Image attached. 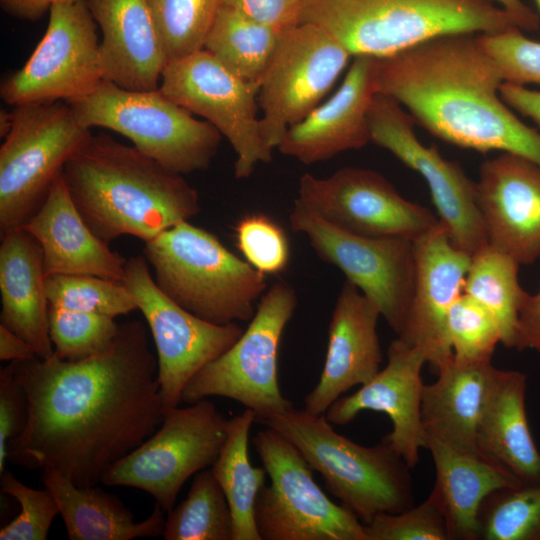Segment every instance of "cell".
<instances>
[{"label":"cell","mask_w":540,"mask_h":540,"mask_svg":"<svg viewBox=\"0 0 540 540\" xmlns=\"http://www.w3.org/2000/svg\"><path fill=\"white\" fill-rule=\"evenodd\" d=\"M10 366L28 403L26 425L8 444L17 465L96 486L162 423L157 357L141 321L119 324L111 346L93 357L70 362L53 355Z\"/></svg>","instance_id":"obj_1"},{"label":"cell","mask_w":540,"mask_h":540,"mask_svg":"<svg viewBox=\"0 0 540 540\" xmlns=\"http://www.w3.org/2000/svg\"><path fill=\"white\" fill-rule=\"evenodd\" d=\"M504 82L476 34L446 35L377 58V93L396 100L430 134L480 153L515 154L540 167V133L503 101Z\"/></svg>","instance_id":"obj_2"},{"label":"cell","mask_w":540,"mask_h":540,"mask_svg":"<svg viewBox=\"0 0 540 540\" xmlns=\"http://www.w3.org/2000/svg\"><path fill=\"white\" fill-rule=\"evenodd\" d=\"M62 177L84 221L108 244L125 235L147 242L200 212L183 175L105 133L89 137Z\"/></svg>","instance_id":"obj_3"},{"label":"cell","mask_w":540,"mask_h":540,"mask_svg":"<svg viewBox=\"0 0 540 540\" xmlns=\"http://www.w3.org/2000/svg\"><path fill=\"white\" fill-rule=\"evenodd\" d=\"M299 23L320 27L352 57L375 58L446 35L519 28L494 0H302Z\"/></svg>","instance_id":"obj_4"},{"label":"cell","mask_w":540,"mask_h":540,"mask_svg":"<svg viewBox=\"0 0 540 540\" xmlns=\"http://www.w3.org/2000/svg\"><path fill=\"white\" fill-rule=\"evenodd\" d=\"M256 422L291 441L326 489L362 524L414 505L411 467L384 439L375 446L360 445L338 434L324 415L294 407Z\"/></svg>","instance_id":"obj_5"},{"label":"cell","mask_w":540,"mask_h":540,"mask_svg":"<svg viewBox=\"0 0 540 540\" xmlns=\"http://www.w3.org/2000/svg\"><path fill=\"white\" fill-rule=\"evenodd\" d=\"M158 288L195 316L218 325L250 321L267 290L265 274L207 230L182 221L145 242Z\"/></svg>","instance_id":"obj_6"},{"label":"cell","mask_w":540,"mask_h":540,"mask_svg":"<svg viewBox=\"0 0 540 540\" xmlns=\"http://www.w3.org/2000/svg\"><path fill=\"white\" fill-rule=\"evenodd\" d=\"M80 123L128 138L135 148L164 168L186 175L207 169L222 135L160 89L132 91L103 80L90 95L67 102Z\"/></svg>","instance_id":"obj_7"},{"label":"cell","mask_w":540,"mask_h":540,"mask_svg":"<svg viewBox=\"0 0 540 540\" xmlns=\"http://www.w3.org/2000/svg\"><path fill=\"white\" fill-rule=\"evenodd\" d=\"M0 147V233L22 228L92 135L66 101L12 107Z\"/></svg>","instance_id":"obj_8"},{"label":"cell","mask_w":540,"mask_h":540,"mask_svg":"<svg viewBox=\"0 0 540 540\" xmlns=\"http://www.w3.org/2000/svg\"><path fill=\"white\" fill-rule=\"evenodd\" d=\"M253 446L270 478L254 508L261 540H367L360 520L328 498L285 436L265 427L253 437Z\"/></svg>","instance_id":"obj_9"},{"label":"cell","mask_w":540,"mask_h":540,"mask_svg":"<svg viewBox=\"0 0 540 540\" xmlns=\"http://www.w3.org/2000/svg\"><path fill=\"white\" fill-rule=\"evenodd\" d=\"M297 303V294L290 284H272L260 298L240 338L187 383L182 402L193 404L221 396L254 411L256 418L293 407L279 387L278 355L283 332Z\"/></svg>","instance_id":"obj_10"},{"label":"cell","mask_w":540,"mask_h":540,"mask_svg":"<svg viewBox=\"0 0 540 540\" xmlns=\"http://www.w3.org/2000/svg\"><path fill=\"white\" fill-rule=\"evenodd\" d=\"M163 413L159 428L112 464L101 483L143 490L168 513L188 478L216 461L228 420L206 399Z\"/></svg>","instance_id":"obj_11"},{"label":"cell","mask_w":540,"mask_h":540,"mask_svg":"<svg viewBox=\"0 0 540 540\" xmlns=\"http://www.w3.org/2000/svg\"><path fill=\"white\" fill-rule=\"evenodd\" d=\"M97 27L86 0L52 6L37 47L2 81L1 99L14 107L69 102L93 93L105 80Z\"/></svg>","instance_id":"obj_12"},{"label":"cell","mask_w":540,"mask_h":540,"mask_svg":"<svg viewBox=\"0 0 540 540\" xmlns=\"http://www.w3.org/2000/svg\"><path fill=\"white\" fill-rule=\"evenodd\" d=\"M160 91L212 124L231 144L236 179L250 177L259 163L272 161L261 133L259 86L230 72L205 49L168 61Z\"/></svg>","instance_id":"obj_13"},{"label":"cell","mask_w":540,"mask_h":540,"mask_svg":"<svg viewBox=\"0 0 540 540\" xmlns=\"http://www.w3.org/2000/svg\"><path fill=\"white\" fill-rule=\"evenodd\" d=\"M150 329L163 412L178 407L187 383L243 334L236 322L218 325L179 306L157 286L144 255L127 259L123 281Z\"/></svg>","instance_id":"obj_14"},{"label":"cell","mask_w":540,"mask_h":540,"mask_svg":"<svg viewBox=\"0 0 540 540\" xmlns=\"http://www.w3.org/2000/svg\"><path fill=\"white\" fill-rule=\"evenodd\" d=\"M351 57L316 25L299 23L281 32L258 93L261 133L271 149L320 105Z\"/></svg>","instance_id":"obj_15"},{"label":"cell","mask_w":540,"mask_h":540,"mask_svg":"<svg viewBox=\"0 0 540 540\" xmlns=\"http://www.w3.org/2000/svg\"><path fill=\"white\" fill-rule=\"evenodd\" d=\"M292 231L303 234L323 262L337 267L379 308L398 335L414 288L413 241L366 237L343 231L305 209L297 200L289 215Z\"/></svg>","instance_id":"obj_16"},{"label":"cell","mask_w":540,"mask_h":540,"mask_svg":"<svg viewBox=\"0 0 540 540\" xmlns=\"http://www.w3.org/2000/svg\"><path fill=\"white\" fill-rule=\"evenodd\" d=\"M368 123L372 143L423 177L438 219L452 244L470 256L487 246L476 182L469 179L462 167L444 158L436 146L422 144L415 134L412 116L386 95L374 96Z\"/></svg>","instance_id":"obj_17"},{"label":"cell","mask_w":540,"mask_h":540,"mask_svg":"<svg viewBox=\"0 0 540 540\" xmlns=\"http://www.w3.org/2000/svg\"><path fill=\"white\" fill-rule=\"evenodd\" d=\"M297 200L327 223L366 237L414 241L440 224L428 208L411 202L380 173L347 166L325 178L301 176Z\"/></svg>","instance_id":"obj_18"},{"label":"cell","mask_w":540,"mask_h":540,"mask_svg":"<svg viewBox=\"0 0 540 540\" xmlns=\"http://www.w3.org/2000/svg\"><path fill=\"white\" fill-rule=\"evenodd\" d=\"M413 245V295L398 338L421 350L437 373L453 359L448 316L463 293L471 256L452 244L441 222Z\"/></svg>","instance_id":"obj_19"},{"label":"cell","mask_w":540,"mask_h":540,"mask_svg":"<svg viewBox=\"0 0 540 540\" xmlns=\"http://www.w3.org/2000/svg\"><path fill=\"white\" fill-rule=\"evenodd\" d=\"M387 364L373 379L355 393L339 397L324 416L332 424L344 426L362 411L385 413L392 430L383 439L413 468L419 460V450L427 447L422 424L421 404L424 383L422 367L426 356L399 338L387 350Z\"/></svg>","instance_id":"obj_20"},{"label":"cell","mask_w":540,"mask_h":540,"mask_svg":"<svg viewBox=\"0 0 540 540\" xmlns=\"http://www.w3.org/2000/svg\"><path fill=\"white\" fill-rule=\"evenodd\" d=\"M476 193L488 244L520 265L540 258V167L502 152L482 163Z\"/></svg>","instance_id":"obj_21"},{"label":"cell","mask_w":540,"mask_h":540,"mask_svg":"<svg viewBox=\"0 0 540 540\" xmlns=\"http://www.w3.org/2000/svg\"><path fill=\"white\" fill-rule=\"evenodd\" d=\"M376 66L375 57L354 56L338 90L286 131L279 152L311 165L371 142L368 112L377 94Z\"/></svg>","instance_id":"obj_22"},{"label":"cell","mask_w":540,"mask_h":540,"mask_svg":"<svg viewBox=\"0 0 540 540\" xmlns=\"http://www.w3.org/2000/svg\"><path fill=\"white\" fill-rule=\"evenodd\" d=\"M378 306L349 281L342 285L328 329L323 370L304 399V410L324 415L341 395L368 383L381 370Z\"/></svg>","instance_id":"obj_23"},{"label":"cell","mask_w":540,"mask_h":540,"mask_svg":"<svg viewBox=\"0 0 540 540\" xmlns=\"http://www.w3.org/2000/svg\"><path fill=\"white\" fill-rule=\"evenodd\" d=\"M22 228L40 245L46 277L93 275L123 281L127 259L93 233L76 208L62 174Z\"/></svg>","instance_id":"obj_24"},{"label":"cell","mask_w":540,"mask_h":540,"mask_svg":"<svg viewBox=\"0 0 540 540\" xmlns=\"http://www.w3.org/2000/svg\"><path fill=\"white\" fill-rule=\"evenodd\" d=\"M100 28L105 80L132 91L157 90L168 62L146 0H86Z\"/></svg>","instance_id":"obj_25"},{"label":"cell","mask_w":540,"mask_h":540,"mask_svg":"<svg viewBox=\"0 0 540 540\" xmlns=\"http://www.w3.org/2000/svg\"><path fill=\"white\" fill-rule=\"evenodd\" d=\"M43 256L38 242L23 228L1 234V325L32 346L40 359L54 355L49 336V301Z\"/></svg>","instance_id":"obj_26"},{"label":"cell","mask_w":540,"mask_h":540,"mask_svg":"<svg viewBox=\"0 0 540 540\" xmlns=\"http://www.w3.org/2000/svg\"><path fill=\"white\" fill-rule=\"evenodd\" d=\"M491 361L461 362L454 358L423 388L421 418L426 438L467 453L479 454L477 427L496 374Z\"/></svg>","instance_id":"obj_27"},{"label":"cell","mask_w":540,"mask_h":540,"mask_svg":"<svg viewBox=\"0 0 540 540\" xmlns=\"http://www.w3.org/2000/svg\"><path fill=\"white\" fill-rule=\"evenodd\" d=\"M527 375L497 370L480 418L476 445L487 460L520 482L540 481V453L531 435L526 406Z\"/></svg>","instance_id":"obj_28"},{"label":"cell","mask_w":540,"mask_h":540,"mask_svg":"<svg viewBox=\"0 0 540 540\" xmlns=\"http://www.w3.org/2000/svg\"><path fill=\"white\" fill-rule=\"evenodd\" d=\"M436 479L432 491L443 508L450 540H478V513L493 491L518 481L480 454L456 450L435 439L427 440Z\"/></svg>","instance_id":"obj_29"},{"label":"cell","mask_w":540,"mask_h":540,"mask_svg":"<svg viewBox=\"0 0 540 540\" xmlns=\"http://www.w3.org/2000/svg\"><path fill=\"white\" fill-rule=\"evenodd\" d=\"M42 482L53 495L70 540H132L162 536L164 510L158 504L144 521L114 495L79 487L54 469H42Z\"/></svg>","instance_id":"obj_30"},{"label":"cell","mask_w":540,"mask_h":540,"mask_svg":"<svg viewBox=\"0 0 540 540\" xmlns=\"http://www.w3.org/2000/svg\"><path fill=\"white\" fill-rule=\"evenodd\" d=\"M254 422L256 413L250 409L228 420L225 442L211 466L231 509L232 540H261L254 508L267 472L264 467H254L249 459V433Z\"/></svg>","instance_id":"obj_31"},{"label":"cell","mask_w":540,"mask_h":540,"mask_svg":"<svg viewBox=\"0 0 540 540\" xmlns=\"http://www.w3.org/2000/svg\"><path fill=\"white\" fill-rule=\"evenodd\" d=\"M281 32L223 4L204 49L242 80L260 86Z\"/></svg>","instance_id":"obj_32"},{"label":"cell","mask_w":540,"mask_h":540,"mask_svg":"<svg viewBox=\"0 0 540 540\" xmlns=\"http://www.w3.org/2000/svg\"><path fill=\"white\" fill-rule=\"evenodd\" d=\"M520 264L489 244L471 256L463 293L467 294L497 319L501 343L514 348L518 313L526 291L520 286Z\"/></svg>","instance_id":"obj_33"},{"label":"cell","mask_w":540,"mask_h":540,"mask_svg":"<svg viewBox=\"0 0 540 540\" xmlns=\"http://www.w3.org/2000/svg\"><path fill=\"white\" fill-rule=\"evenodd\" d=\"M165 540H232L233 518L211 469L196 473L187 497L168 512Z\"/></svg>","instance_id":"obj_34"},{"label":"cell","mask_w":540,"mask_h":540,"mask_svg":"<svg viewBox=\"0 0 540 540\" xmlns=\"http://www.w3.org/2000/svg\"><path fill=\"white\" fill-rule=\"evenodd\" d=\"M479 539L540 540V481L490 493L478 513Z\"/></svg>","instance_id":"obj_35"},{"label":"cell","mask_w":540,"mask_h":540,"mask_svg":"<svg viewBox=\"0 0 540 540\" xmlns=\"http://www.w3.org/2000/svg\"><path fill=\"white\" fill-rule=\"evenodd\" d=\"M168 61L204 49L223 0H146Z\"/></svg>","instance_id":"obj_36"},{"label":"cell","mask_w":540,"mask_h":540,"mask_svg":"<svg viewBox=\"0 0 540 540\" xmlns=\"http://www.w3.org/2000/svg\"><path fill=\"white\" fill-rule=\"evenodd\" d=\"M49 305L116 318L137 310L123 282L93 275H51L45 278Z\"/></svg>","instance_id":"obj_37"},{"label":"cell","mask_w":540,"mask_h":540,"mask_svg":"<svg viewBox=\"0 0 540 540\" xmlns=\"http://www.w3.org/2000/svg\"><path fill=\"white\" fill-rule=\"evenodd\" d=\"M114 319L50 306L49 336L54 355L64 361L76 362L106 351L119 330Z\"/></svg>","instance_id":"obj_38"},{"label":"cell","mask_w":540,"mask_h":540,"mask_svg":"<svg viewBox=\"0 0 540 540\" xmlns=\"http://www.w3.org/2000/svg\"><path fill=\"white\" fill-rule=\"evenodd\" d=\"M453 358L461 362L491 361L501 328L495 316L465 293L455 301L448 316Z\"/></svg>","instance_id":"obj_39"},{"label":"cell","mask_w":540,"mask_h":540,"mask_svg":"<svg viewBox=\"0 0 540 540\" xmlns=\"http://www.w3.org/2000/svg\"><path fill=\"white\" fill-rule=\"evenodd\" d=\"M367 540H450L443 508L433 491L399 513H380L363 524Z\"/></svg>","instance_id":"obj_40"},{"label":"cell","mask_w":540,"mask_h":540,"mask_svg":"<svg viewBox=\"0 0 540 540\" xmlns=\"http://www.w3.org/2000/svg\"><path fill=\"white\" fill-rule=\"evenodd\" d=\"M234 231L239 251L256 270L266 275L286 269L289 242L283 228L272 218L262 213L245 215Z\"/></svg>","instance_id":"obj_41"},{"label":"cell","mask_w":540,"mask_h":540,"mask_svg":"<svg viewBox=\"0 0 540 540\" xmlns=\"http://www.w3.org/2000/svg\"><path fill=\"white\" fill-rule=\"evenodd\" d=\"M1 491L20 505V513L0 530L1 540H45L57 514L58 505L45 489H33L10 472L1 473Z\"/></svg>","instance_id":"obj_42"},{"label":"cell","mask_w":540,"mask_h":540,"mask_svg":"<svg viewBox=\"0 0 540 540\" xmlns=\"http://www.w3.org/2000/svg\"><path fill=\"white\" fill-rule=\"evenodd\" d=\"M484 49L499 67L504 81L540 86V42L526 37L518 27L479 35Z\"/></svg>","instance_id":"obj_43"},{"label":"cell","mask_w":540,"mask_h":540,"mask_svg":"<svg viewBox=\"0 0 540 540\" xmlns=\"http://www.w3.org/2000/svg\"><path fill=\"white\" fill-rule=\"evenodd\" d=\"M28 418L25 391L10 364L0 369V474L5 471L8 444L24 429Z\"/></svg>","instance_id":"obj_44"},{"label":"cell","mask_w":540,"mask_h":540,"mask_svg":"<svg viewBox=\"0 0 540 540\" xmlns=\"http://www.w3.org/2000/svg\"><path fill=\"white\" fill-rule=\"evenodd\" d=\"M302 0H223L231 7L250 19L284 31L299 24Z\"/></svg>","instance_id":"obj_45"},{"label":"cell","mask_w":540,"mask_h":540,"mask_svg":"<svg viewBox=\"0 0 540 540\" xmlns=\"http://www.w3.org/2000/svg\"><path fill=\"white\" fill-rule=\"evenodd\" d=\"M514 348L532 349L540 354V289L531 295L526 292L521 302Z\"/></svg>","instance_id":"obj_46"},{"label":"cell","mask_w":540,"mask_h":540,"mask_svg":"<svg viewBox=\"0 0 540 540\" xmlns=\"http://www.w3.org/2000/svg\"><path fill=\"white\" fill-rule=\"evenodd\" d=\"M503 101L514 111L533 120L540 126V91L511 82L500 88Z\"/></svg>","instance_id":"obj_47"},{"label":"cell","mask_w":540,"mask_h":540,"mask_svg":"<svg viewBox=\"0 0 540 540\" xmlns=\"http://www.w3.org/2000/svg\"><path fill=\"white\" fill-rule=\"evenodd\" d=\"M78 0H0L2 9L9 15L28 21H37L56 4Z\"/></svg>","instance_id":"obj_48"},{"label":"cell","mask_w":540,"mask_h":540,"mask_svg":"<svg viewBox=\"0 0 540 540\" xmlns=\"http://www.w3.org/2000/svg\"><path fill=\"white\" fill-rule=\"evenodd\" d=\"M37 357L34 349L20 336L0 324V359L24 361Z\"/></svg>","instance_id":"obj_49"},{"label":"cell","mask_w":540,"mask_h":540,"mask_svg":"<svg viewBox=\"0 0 540 540\" xmlns=\"http://www.w3.org/2000/svg\"><path fill=\"white\" fill-rule=\"evenodd\" d=\"M510 13L523 31H535L540 26L539 16L522 0H494Z\"/></svg>","instance_id":"obj_50"},{"label":"cell","mask_w":540,"mask_h":540,"mask_svg":"<svg viewBox=\"0 0 540 540\" xmlns=\"http://www.w3.org/2000/svg\"><path fill=\"white\" fill-rule=\"evenodd\" d=\"M535 2H536V5H537V7H538V9L540 11V0H535Z\"/></svg>","instance_id":"obj_51"}]
</instances>
